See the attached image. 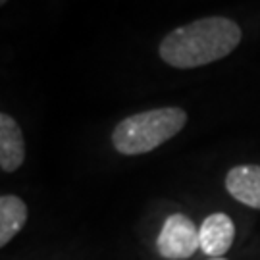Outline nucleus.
I'll list each match as a JSON object with an SVG mask.
<instances>
[{"mask_svg":"<svg viewBox=\"0 0 260 260\" xmlns=\"http://www.w3.org/2000/svg\"><path fill=\"white\" fill-rule=\"evenodd\" d=\"M6 2H8V0H0V4H2V6H4V4H6Z\"/></svg>","mask_w":260,"mask_h":260,"instance_id":"nucleus-8","label":"nucleus"},{"mask_svg":"<svg viewBox=\"0 0 260 260\" xmlns=\"http://www.w3.org/2000/svg\"><path fill=\"white\" fill-rule=\"evenodd\" d=\"M201 249L210 258H220L232 249L235 239V223L223 212H214L206 216L203 225L199 228Z\"/></svg>","mask_w":260,"mask_h":260,"instance_id":"nucleus-4","label":"nucleus"},{"mask_svg":"<svg viewBox=\"0 0 260 260\" xmlns=\"http://www.w3.org/2000/svg\"><path fill=\"white\" fill-rule=\"evenodd\" d=\"M187 112L177 106L154 108L121 120L112 133V145L120 154L137 156L162 147L185 127Z\"/></svg>","mask_w":260,"mask_h":260,"instance_id":"nucleus-2","label":"nucleus"},{"mask_svg":"<svg viewBox=\"0 0 260 260\" xmlns=\"http://www.w3.org/2000/svg\"><path fill=\"white\" fill-rule=\"evenodd\" d=\"M210 260H225V258H210Z\"/></svg>","mask_w":260,"mask_h":260,"instance_id":"nucleus-9","label":"nucleus"},{"mask_svg":"<svg viewBox=\"0 0 260 260\" xmlns=\"http://www.w3.org/2000/svg\"><path fill=\"white\" fill-rule=\"evenodd\" d=\"M25 160V141L18 121L8 114H0V168L2 172H16Z\"/></svg>","mask_w":260,"mask_h":260,"instance_id":"nucleus-6","label":"nucleus"},{"mask_svg":"<svg viewBox=\"0 0 260 260\" xmlns=\"http://www.w3.org/2000/svg\"><path fill=\"white\" fill-rule=\"evenodd\" d=\"M156 249L162 258L185 260L201 249V237L195 222L185 214H170L158 233Z\"/></svg>","mask_w":260,"mask_h":260,"instance_id":"nucleus-3","label":"nucleus"},{"mask_svg":"<svg viewBox=\"0 0 260 260\" xmlns=\"http://www.w3.org/2000/svg\"><path fill=\"white\" fill-rule=\"evenodd\" d=\"M27 222V205L16 195L0 197V247H6Z\"/></svg>","mask_w":260,"mask_h":260,"instance_id":"nucleus-7","label":"nucleus"},{"mask_svg":"<svg viewBox=\"0 0 260 260\" xmlns=\"http://www.w3.org/2000/svg\"><path fill=\"white\" fill-rule=\"evenodd\" d=\"M225 189L235 201L260 210V166L241 164L232 168L225 176Z\"/></svg>","mask_w":260,"mask_h":260,"instance_id":"nucleus-5","label":"nucleus"},{"mask_svg":"<svg viewBox=\"0 0 260 260\" xmlns=\"http://www.w3.org/2000/svg\"><path fill=\"white\" fill-rule=\"evenodd\" d=\"M241 27L230 18L210 16L170 31L160 43V58L177 70H193L232 54L241 43Z\"/></svg>","mask_w":260,"mask_h":260,"instance_id":"nucleus-1","label":"nucleus"}]
</instances>
